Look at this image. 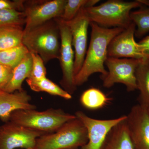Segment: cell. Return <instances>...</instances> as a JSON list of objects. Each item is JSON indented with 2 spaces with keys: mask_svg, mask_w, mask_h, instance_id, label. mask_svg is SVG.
Segmentation results:
<instances>
[{
  "mask_svg": "<svg viewBox=\"0 0 149 149\" xmlns=\"http://www.w3.org/2000/svg\"><path fill=\"white\" fill-rule=\"evenodd\" d=\"M129 137L133 149H149V115L140 104L132 107L126 115Z\"/></svg>",
  "mask_w": 149,
  "mask_h": 149,
  "instance_id": "obj_11",
  "label": "cell"
},
{
  "mask_svg": "<svg viewBox=\"0 0 149 149\" xmlns=\"http://www.w3.org/2000/svg\"><path fill=\"white\" fill-rule=\"evenodd\" d=\"M67 0L25 1L24 12L27 31L61 17Z\"/></svg>",
  "mask_w": 149,
  "mask_h": 149,
  "instance_id": "obj_8",
  "label": "cell"
},
{
  "mask_svg": "<svg viewBox=\"0 0 149 149\" xmlns=\"http://www.w3.org/2000/svg\"><path fill=\"white\" fill-rule=\"evenodd\" d=\"M31 96L22 90L13 93L0 91V118L3 122L9 121L10 114L19 110L36 109V106L30 103Z\"/></svg>",
  "mask_w": 149,
  "mask_h": 149,
  "instance_id": "obj_14",
  "label": "cell"
},
{
  "mask_svg": "<svg viewBox=\"0 0 149 149\" xmlns=\"http://www.w3.org/2000/svg\"><path fill=\"white\" fill-rule=\"evenodd\" d=\"M22 44L30 53L37 54L45 63L59 57L61 37L55 19L24 31Z\"/></svg>",
  "mask_w": 149,
  "mask_h": 149,
  "instance_id": "obj_2",
  "label": "cell"
},
{
  "mask_svg": "<svg viewBox=\"0 0 149 149\" xmlns=\"http://www.w3.org/2000/svg\"><path fill=\"white\" fill-rule=\"evenodd\" d=\"M88 1V0H67L62 15L59 18L65 22L71 21L81 9L85 7Z\"/></svg>",
  "mask_w": 149,
  "mask_h": 149,
  "instance_id": "obj_24",
  "label": "cell"
},
{
  "mask_svg": "<svg viewBox=\"0 0 149 149\" xmlns=\"http://www.w3.org/2000/svg\"><path fill=\"white\" fill-rule=\"evenodd\" d=\"M55 19L60 33L61 48L58 59L62 72L60 84L63 89L72 95L77 88L74 83V52L72 49V35L66 22L59 17Z\"/></svg>",
  "mask_w": 149,
  "mask_h": 149,
  "instance_id": "obj_7",
  "label": "cell"
},
{
  "mask_svg": "<svg viewBox=\"0 0 149 149\" xmlns=\"http://www.w3.org/2000/svg\"><path fill=\"white\" fill-rule=\"evenodd\" d=\"M44 134L8 121L0 126V149H34L37 139Z\"/></svg>",
  "mask_w": 149,
  "mask_h": 149,
  "instance_id": "obj_9",
  "label": "cell"
},
{
  "mask_svg": "<svg viewBox=\"0 0 149 149\" xmlns=\"http://www.w3.org/2000/svg\"><path fill=\"white\" fill-rule=\"evenodd\" d=\"M136 25L133 22L115 37L107 49L108 57L141 59L145 57L135 40Z\"/></svg>",
  "mask_w": 149,
  "mask_h": 149,
  "instance_id": "obj_13",
  "label": "cell"
},
{
  "mask_svg": "<svg viewBox=\"0 0 149 149\" xmlns=\"http://www.w3.org/2000/svg\"><path fill=\"white\" fill-rule=\"evenodd\" d=\"M13 69L0 63V91H2L9 83Z\"/></svg>",
  "mask_w": 149,
  "mask_h": 149,
  "instance_id": "obj_26",
  "label": "cell"
},
{
  "mask_svg": "<svg viewBox=\"0 0 149 149\" xmlns=\"http://www.w3.org/2000/svg\"><path fill=\"white\" fill-rule=\"evenodd\" d=\"M141 59L108 57L105 63L107 73L100 77L103 87L110 88L116 83H120L125 85L128 92L138 90L136 73Z\"/></svg>",
  "mask_w": 149,
  "mask_h": 149,
  "instance_id": "obj_6",
  "label": "cell"
},
{
  "mask_svg": "<svg viewBox=\"0 0 149 149\" xmlns=\"http://www.w3.org/2000/svg\"><path fill=\"white\" fill-rule=\"evenodd\" d=\"M65 22L70 29L72 45L74 48L75 77L82 68L87 53L88 29L91 22L85 8H83L73 19Z\"/></svg>",
  "mask_w": 149,
  "mask_h": 149,
  "instance_id": "obj_10",
  "label": "cell"
},
{
  "mask_svg": "<svg viewBox=\"0 0 149 149\" xmlns=\"http://www.w3.org/2000/svg\"><path fill=\"white\" fill-rule=\"evenodd\" d=\"M109 99L105 94L97 88H92L83 92L80 97V103L88 109H100L104 107Z\"/></svg>",
  "mask_w": 149,
  "mask_h": 149,
  "instance_id": "obj_20",
  "label": "cell"
},
{
  "mask_svg": "<svg viewBox=\"0 0 149 149\" xmlns=\"http://www.w3.org/2000/svg\"><path fill=\"white\" fill-rule=\"evenodd\" d=\"M100 149H133L128 133L126 118L110 130Z\"/></svg>",
  "mask_w": 149,
  "mask_h": 149,
  "instance_id": "obj_15",
  "label": "cell"
},
{
  "mask_svg": "<svg viewBox=\"0 0 149 149\" xmlns=\"http://www.w3.org/2000/svg\"><path fill=\"white\" fill-rule=\"evenodd\" d=\"M130 17L136 25L135 36L141 39L149 32V7L144 6L138 10L131 11Z\"/></svg>",
  "mask_w": 149,
  "mask_h": 149,
  "instance_id": "obj_22",
  "label": "cell"
},
{
  "mask_svg": "<svg viewBox=\"0 0 149 149\" xmlns=\"http://www.w3.org/2000/svg\"><path fill=\"white\" fill-rule=\"evenodd\" d=\"M91 41L85 60L80 71L74 77L76 86L87 82L92 74L100 73L105 76L107 70L104 65L108 58L107 49L111 40L124 29L120 27L105 28L91 22Z\"/></svg>",
  "mask_w": 149,
  "mask_h": 149,
  "instance_id": "obj_1",
  "label": "cell"
},
{
  "mask_svg": "<svg viewBox=\"0 0 149 149\" xmlns=\"http://www.w3.org/2000/svg\"><path fill=\"white\" fill-rule=\"evenodd\" d=\"M144 6L139 1L109 0L99 6L85 9L91 22L100 27L126 29L132 23L130 17L133 8Z\"/></svg>",
  "mask_w": 149,
  "mask_h": 149,
  "instance_id": "obj_4",
  "label": "cell"
},
{
  "mask_svg": "<svg viewBox=\"0 0 149 149\" xmlns=\"http://www.w3.org/2000/svg\"><path fill=\"white\" fill-rule=\"evenodd\" d=\"M29 53L27 48L23 44L0 51V63L13 69Z\"/></svg>",
  "mask_w": 149,
  "mask_h": 149,
  "instance_id": "obj_21",
  "label": "cell"
},
{
  "mask_svg": "<svg viewBox=\"0 0 149 149\" xmlns=\"http://www.w3.org/2000/svg\"><path fill=\"white\" fill-rule=\"evenodd\" d=\"M26 82L32 91L36 92H45L61 97L66 100L72 99V95L47 77L40 80H32L26 79Z\"/></svg>",
  "mask_w": 149,
  "mask_h": 149,
  "instance_id": "obj_19",
  "label": "cell"
},
{
  "mask_svg": "<svg viewBox=\"0 0 149 149\" xmlns=\"http://www.w3.org/2000/svg\"><path fill=\"white\" fill-rule=\"evenodd\" d=\"M139 104L149 109V57L141 59L136 71Z\"/></svg>",
  "mask_w": 149,
  "mask_h": 149,
  "instance_id": "obj_16",
  "label": "cell"
},
{
  "mask_svg": "<svg viewBox=\"0 0 149 149\" xmlns=\"http://www.w3.org/2000/svg\"><path fill=\"white\" fill-rule=\"evenodd\" d=\"M32 66V56L29 52L21 62L14 68L11 79L2 91L13 93L23 90L22 83L30 76Z\"/></svg>",
  "mask_w": 149,
  "mask_h": 149,
  "instance_id": "obj_17",
  "label": "cell"
},
{
  "mask_svg": "<svg viewBox=\"0 0 149 149\" xmlns=\"http://www.w3.org/2000/svg\"><path fill=\"white\" fill-rule=\"evenodd\" d=\"M88 140L87 128L76 116L55 132L39 137L34 149H76L85 145Z\"/></svg>",
  "mask_w": 149,
  "mask_h": 149,
  "instance_id": "obj_5",
  "label": "cell"
},
{
  "mask_svg": "<svg viewBox=\"0 0 149 149\" xmlns=\"http://www.w3.org/2000/svg\"></svg>",
  "mask_w": 149,
  "mask_h": 149,
  "instance_id": "obj_30",
  "label": "cell"
},
{
  "mask_svg": "<svg viewBox=\"0 0 149 149\" xmlns=\"http://www.w3.org/2000/svg\"><path fill=\"white\" fill-rule=\"evenodd\" d=\"M138 43L144 57H149V36L145 37Z\"/></svg>",
  "mask_w": 149,
  "mask_h": 149,
  "instance_id": "obj_28",
  "label": "cell"
},
{
  "mask_svg": "<svg viewBox=\"0 0 149 149\" xmlns=\"http://www.w3.org/2000/svg\"><path fill=\"white\" fill-rule=\"evenodd\" d=\"M23 0H0V10H14L24 12V3Z\"/></svg>",
  "mask_w": 149,
  "mask_h": 149,
  "instance_id": "obj_27",
  "label": "cell"
},
{
  "mask_svg": "<svg viewBox=\"0 0 149 149\" xmlns=\"http://www.w3.org/2000/svg\"><path fill=\"white\" fill-rule=\"evenodd\" d=\"M75 117V115L67 113L60 109H50L44 111L19 110L10 114L9 121L48 134L55 132L65 123Z\"/></svg>",
  "mask_w": 149,
  "mask_h": 149,
  "instance_id": "obj_3",
  "label": "cell"
},
{
  "mask_svg": "<svg viewBox=\"0 0 149 149\" xmlns=\"http://www.w3.org/2000/svg\"><path fill=\"white\" fill-rule=\"evenodd\" d=\"M25 24L24 12L14 10H0V27L9 25L22 26Z\"/></svg>",
  "mask_w": 149,
  "mask_h": 149,
  "instance_id": "obj_23",
  "label": "cell"
},
{
  "mask_svg": "<svg viewBox=\"0 0 149 149\" xmlns=\"http://www.w3.org/2000/svg\"><path fill=\"white\" fill-rule=\"evenodd\" d=\"M24 29L21 26L9 25L0 27V51L22 45Z\"/></svg>",
  "mask_w": 149,
  "mask_h": 149,
  "instance_id": "obj_18",
  "label": "cell"
},
{
  "mask_svg": "<svg viewBox=\"0 0 149 149\" xmlns=\"http://www.w3.org/2000/svg\"><path fill=\"white\" fill-rule=\"evenodd\" d=\"M147 111H148V114L149 115V109H147Z\"/></svg>",
  "mask_w": 149,
  "mask_h": 149,
  "instance_id": "obj_29",
  "label": "cell"
},
{
  "mask_svg": "<svg viewBox=\"0 0 149 149\" xmlns=\"http://www.w3.org/2000/svg\"><path fill=\"white\" fill-rule=\"evenodd\" d=\"M74 115L82 121L88 130V142L81 149H100L110 130L127 117L125 115L113 119L100 120L89 117L82 111H76Z\"/></svg>",
  "mask_w": 149,
  "mask_h": 149,
  "instance_id": "obj_12",
  "label": "cell"
},
{
  "mask_svg": "<svg viewBox=\"0 0 149 149\" xmlns=\"http://www.w3.org/2000/svg\"><path fill=\"white\" fill-rule=\"evenodd\" d=\"M30 54L32 58V70L30 76L27 79L37 80L47 77V70L42 59L37 54Z\"/></svg>",
  "mask_w": 149,
  "mask_h": 149,
  "instance_id": "obj_25",
  "label": "cell"
}]
</instances>
